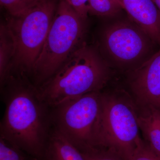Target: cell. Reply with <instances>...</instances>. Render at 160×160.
<instances>
[{"label":"cell","instance_id":"19","mask_svg":"<svg viewBox=\"0 0 160 160\" xmlns=\"http://www.w3.org/2000/svg\"><path fill=\"white\" fill-rule=\"evenodd\" d=\"M160 12V0H152Z\"/></svg>","mask_w":160,"mask_h":160},{"label":"cell","instance_id":"13","mask_svg":"<svg viewBox=\"0 0 160 160\" xmlns=\"http://www.w3.org/2000/svg\"><path fill=\"white\" fill-rule=\"evenodd\" d=\"M89 14L99 16L115 15L122 9L116 0H89Z\"/></svg>","mask_w":160,"mask_h":160},{"label":"cell","instance_id":"9","mask_svg":"<svg viewBox=\"0 0 160 160\" xmlns=\"http://www.w3.org/2000/svg\"><path fill=\"white\" fill-rule=\"evenodd\" d=\"M130 18L160 46V12L152 0H116Z\"/></svg>","mask_w":160,"mask_h":160},{"label":"cell","instance_id":"12","mask_svg":"<svg viewBox=\"0 0 160 160\" xmlns=\"http://www.w3.org/2000/svg\"><path fill=\"white\" fill-rule=\"evenodd\" d=\"M13 40L5 23L0 27V81L2 85L11 73L14 55Z\"/></svg>","mask_w":160,"mask_h":160},{"label":"cell","instance_id":"1","mask_svg":"<svg viewBox=\"0 0 160 160\" xmlns=\"http://www.w3.org/2000/svg\"><path fill=\"white\" fill-rule=\"evenodd\" d=\"M6 104L1 137L35 160H46L48 134V106L40 99L37 86L25 74L12 72L1 86Z\"/></svg>","mask_w":160,"mask_h":160},{"label":"cell","instance_id":"7","mask_svg":"<svg viewBox=\"0 0 160 160\" xmlns=\"http://www.w3.org/2000/svg\"><path fill=\"white\" fill-rule=\"evenodd\" d=\"M153 42L138 25L118 22L106 27L101 38V48L120 66H132L148 54Z\"/></svg>","mask_w":160,"mask_h":160},{"label":"cell","instance_id":"17","mask_svg":"<svg viewBox=\"0 0 160 160\" xmlns=\"http://www.w3.org/2000/svg\"><path fill=\"white\" fill-rule=\"evenodd\" d=\"M129 160H160V157L142 140Z\"/></svg>","mask_w":160,"mask_h":160},{"label":"cell","instance_id":"18","mask_svg":"<svg viewBox=\"0 0 160 160\" xmlns=\"http://www.w3.org/2000/svg\"><path fill=\"white\" fill-rule=\"evenodd\" d=\"M74 9L82 18L87 20L89 14V0H63Z\"/></svg>","mask_w":160,"mask_h":160},{"label":"cell","instance_id":"10","mask_svg":"<svg viewBox=\"0 0 160 160\" xmlns=\"http://www.w3.org/2000/svg\"><path fill=\"white\" fill-rule=\"evenodd\" d=\"M138 121L144 142L160 157V110L151 106H140Z\"/></svg>","mask_w":160,"mask_h":160},{"label":"cell","instance_id":"16","mask_svg":"<svg viewBox=\"0 0 160 160\" xmlns=\"http://www.w3.org/2000/svg\"><path fill=\"white\" fill-rule=\"evenodd\" d=\"M81 152L86 160H123L116 152L106 148H93Z\"/></svg>","mask_w":160,"mask_h":160},{"label":"cell","instance_id":"15","mask_svg":"<svg viewBox=\"0 0 160 160\" xmlns=\"http://www.w3.org/2000/svg\"><path fill=\"white\" fill-rule=\"evenodd\" d=\"M40 0H0L2 7L9 15L19 16L26 13L36 5Z\"/></svg>","mask_w":160,"mask_h":160},{"label":"cell","instance_id":"6","mask_svg":"<svg viewBox=\"0 0 160 160\" xmlns=\"http://www.w3.org/2000/svg\"><path fill=\"white\" fill-rule=\"evenodd\" d=\"M101 94L89 92L54 108L55 129L81 152L96 148Z\"/></svg>","mask_w":160,"mask_h":160},{"label":"cell","instance_id":"8","mask_svg":"<svg viewBox=\"0 0 160 160\" xmlns=\"http://www.w3.org/2000/svg\"><path fill=\"white\" fill-rule=\"evenodd\" d=\"M130 85L138 105L160 110V48L134 70Z\"/></svg>","mask_w":160,"mask_h":160},{"label":"cell","instance_id":"14","mask_svg":"<svg viewBox=\"0 0 160 160\" xmlns=\"http://www.w3.org/2000/svg\"><path fill=\"white\" fill-rule=\"evenodd\" d=\"M0 160H35L8 140L0 137Z\"/></svg>","mask_w":160,"mask_h":160},{"label":"cell","instance_id":"5","mask_svg":"<svg viewBox=\"0 0 160 160\" xmlns=\"http://www.w3.org/2000/svg\"><path fill=\"white\" fill-rule=\"evenodd\" d=\"M139 130L137 108L129 98L119 93L101 94L96 148L111 149L129 160L143 140Z\"/></svg>","mask_w":160,"mask_h":160},{"label":"cell","instance_id":"3","mask_svg":"<svg viewBox=\"0 0 160 160\" xmlns=\"http://www.w3.org/2000/svg\"><path fill=\"white\" fill-rule=\"evenodd\" d=\"M86 21L68 3L59 0L45 44L32 71L35 82L40 85L47 81L84 42Z\"/></svg>","mask_w":160,"mask_h":160},{"label":"cell","instance_id":"4","mask_svg":"<svg viewBox=\"0 0 160 160\" xmlns=\"http://www.w3.org/2000/svg\"><path fill=\"white\" fill-rule=\"evenodd\" d=\"M59 2L40 0L22 15H8L4 23L14 46L11 72L31 75L45 44Z\"/></svg>","mask_w":160,"mask_h":160},{"label":"cell","instance_id":"11","mask_svg":"<svg viewBox=\"0 0 160 160\" xmlns=\"http://www.w3.org/2000/svg\"><path fill=\"white\" fill-rule=\"evenodd\" d=\"M46 160H86L82 153L55 128L49 135Z\"/></svg>","mask_w":160,"mask_h":160},{"label":"cell","instance_id":"2","mask_svg":"<svg viewBox=\"0 0 160 160\" xmlns=\"http://www.w3.org/2000/svg\"><path fill=\"white\" fill-rule=\"evenodd\" d=\"M109 77V65L97 47L84 42L47 81L37 86L41 100L49 107L84 95L100 92Z\"/></svg>","mask_w":160,"mask_h":160}]
</instances>
